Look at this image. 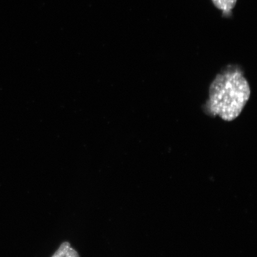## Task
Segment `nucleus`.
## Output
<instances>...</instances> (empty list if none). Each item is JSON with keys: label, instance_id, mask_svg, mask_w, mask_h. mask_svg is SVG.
<instances>
[{"label": "nucleus", "instance_id": "f257e3e1", "mask_svg": "<svg viewBox=\"0 0 257 257\" xmlns=\"http://www.w3.org/2000/svg\"><path fill=\"white\" fill-rule=\"evenodd\" d=\"M250 89L238 70L218 74L209 89L207 110L224 121H232L240 114L248 101Z\"/></svg>", "mask_w": 257, "mask_h": 257}, {"label": "nucleus", "instance_id": "f03ea898", "mask_svg": "<svg viewBox=\"0 0 257 257\" xmlns=\"http://www.w3.org/2000/svg\"><path fill=\"white\" fill-rule=\"evenodd\" d=\"M51 257H80L79 253L73 249L70 243L64 242L61 244L53 255Z\"/></svg>", "mask_w": 257, "mask_h": 257}, {"label": "nucleus", "instance_id": "7ed1b4c3", "mask_svg": "<svg viewBox=\"0 0 257 257\" xmlns=\"http://www.w3.org/2000/svg\"><path fill=\"white\" fill-rule=\"evenodd\" d=\"M215 7L224 13H228L235 7L237 0H211Z\"/></svg>", "mask_w": 257, "mask_h": 257}]
</instances>
